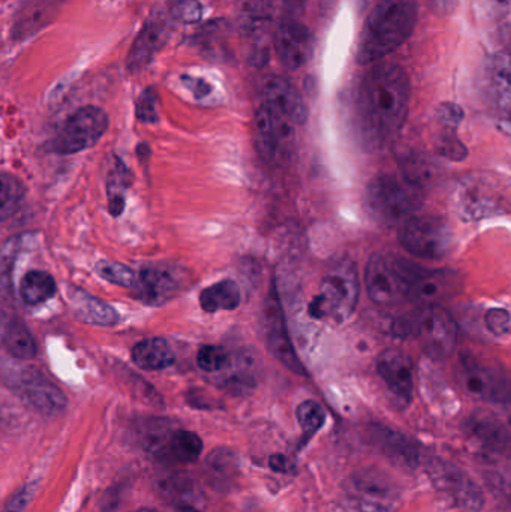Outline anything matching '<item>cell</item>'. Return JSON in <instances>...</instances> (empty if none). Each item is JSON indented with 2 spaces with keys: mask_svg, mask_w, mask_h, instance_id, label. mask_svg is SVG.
I'll list each match as a JSON object with an SVG mask.
<instances>
[{
  "mask_svg": "<svg viewBox=\"0 0 511 512\" xmlns=\"http://www.w3.org/2000/svg\"><path fill=\"white\" fill-rule=\"evenodd\" d=\"M462 288V279L453 271H423L414 280L410 298L423 307H438L452 300Z\"/></svg>",
  "mask_w": 511,
  "mask_h": 512,
  "instance_id": "17",
  "label": "cell"
},
{
  "mask_svg": "<svg viewBox=\"0 0 511 512\" xmlns=\"http://www.w3.org/2000/svg\"><path fill=\"white\" fill-rule=\"evenodd\" d=\"M419 17L417 0H381L366 18L357 48V62L371 65L408 41Z\"/></svg>",
  "mask_w": 511,
  "mask_h": 512,
  "instance_id": "2",
  "label": "cell"
},
{
  "mask_svg": "<svg viewBox=\"0 0 511 512\" xmlns=\"http://www.w3.org/2000/svg\"><path fill=\"white\" fill-rule=\"evenodd\" d=\"M459 206H461V212L464 210L465 215L471 219L489 216L498 207L494 204V198H486V191L480 186H470L464 194H461Z\"/></svg>",
  "mask_w": 511,
  "mask_h": 512,
  "instance_id": "31",
  "label": "cell"
},
{
  "mask_svg": "<svg viewBox=\"0 0 511 512\" xmlns=\"http://www.w3.org/2000/svg\"><path fill=\"white\" fill-rule=\"evenodd\" d=\"M461 381L471 396L494 403H507L511 400V381L491 367L464 361Z\"/></svg>",
  "mask_w": 511,
  "mask_h": 512,
  "instance_id": "16",
  "label": "cell"
},
{
  "mask_svg": "<svg viewBox=\"0 0 511 512\" xmlns=\"http://www.w3.org/2000/svg\"><path fill=\"white\" fill-rule=\"evenodd\" d=\"M348 495L357 512H390L398 504V489L378 471H362L353 475Z\"/></svg>",
  "mask_w": 511,
  "mask_h": 512,
  "instance_id": "13",
  "label": "cell"
},
{
  "mask_svg": "<svg viewBox=\"0 0 511 512\" xmlns=\"http://www.w3.org/2000/svg\"><path fill=\"white\" fill-rule=\"evenodd\" d=\"M203 454V441L197 433L189 430L177 429L171 441L170 457L168 463H194Z\"/></svg>",
  "mask_w": 511,
  "mask_h": 512,
  "instance_id": "29",
  "label": "cell"
},
{
  "mask_svg": "<svg viewBox=\"0 0 511 512\" xmlns=\"http://www.w3.org/2000/svg\"><path fill=\"white\" fill-rule=\"evenodd\" d=\"M314 45V36L305 24L296 20L279 23L275 33V50L285 68H303L314 54Z\"/></svg>",
  "mask_w": 511,
  "mask_h": 512,
  "instance_id": "14",
  "label": "cell"
},
{
  "mask_svg": "<svg viewBox=\"0 0 511 512\" xmlns=\"http://www.w3.org/2000/svg\"><path fill=\"white\" fill-rule=\"evenodd\" d=\"M431 3L432 9L438 14L441 12H450L453 8H455L456 0H429Z\"/></svg>",
  "mask_w": 511,
  "mask_h": 512,
  "instance_id": "47",
  "label": "cell"
},
{
  "mask_svg": "<svg viewBox=\"0 0 511 512\" xmlns=\"http://www.w3.org/2000/svg\"><path fill=\"white\" fill-rule=\"evenodd\" d=\"M96 273L107 282L122 286V288L134 289L137 285V271L132 270L128 265L119 264V262L102 259L96 264Z\"/></svg>",
  "mask_w": 511,
  "mask_h": 512,
  "instance_id": "34",
  "label": "cell"
},
{
  "mask_svg": "<svg viewBox=\"0 0 511 512\" xmlns=\"http://www.w3.org/2000/svg\"><path fill=\"white\" fill-rule=\"evenodd\" d=\"M182 282L180 271L167 265H153L138 271L137 285L132 291L147 306H161L179 294Z\"/></svg>",
  "mask_w": 511,
  "mask_h": 512,
  "instance_id": "15",
  "label": "cell"
},
{
  "mask_svg": "<svg viewBox=\"0 0 511 512\" xmlns=\"http://www.w3.org/2000/svg\"><path fill=\"white\" fill-rule=\"evenodd\" d=\"M33 495H35V484H27V486L21 487L11 499L8 504L5 505L2 512H23L26 510L29 502L32 501Z\"/></svg>",
  "mask_w": 511,
  "mask_h": 512,
  "instance_id": "42",
  "label": "cell"
},
{
  "mask_svg": "<svg viewBox=\"0 0 511 512\" xmlns=\"http://www.w3.org/2000/svg\"><path fill=\"white\" fill-rule=\"evenodd\" d=\"M2 343L9 355L17 360H32L38 354L32 333L17 318H11L3 324Z\"/></svg>",
  "mask_w": 511,
  "mask_h": 512,
  "instance_id": "26",
  "label": "cell"
},
{
  "mask_svg": "<svg viewBox=\"0 0 511 512\" xmlns=\"http://www.w3.org/2000/svg\"><path fill=\"white\" fill-rule=\"evenodd\" d=\"M264 102L284 114L294 125L308 120V108L297 87L287 78L272 75L263 84Z\"/></svg>",
  "mask_w": 511,
  "mask_h": 512,
  "instance_id": "19",
  "label": "cell"
},
{
  "mask_svg": "<svg viewBox=\"0 0 511 512\" xmlns=\"http://www.w3.org/2000/svg\"><path fill=\"white\" fill-rule=\"evenodd\" d=\"M441 153H443L446 158L461 161V159H464L465 155H467V149H465L464 144H462L455 135H449V137L444 138Z\"/></svg>",
  "mask_w": 511,
  "mask_h": 512,
  "instance_id": "44",
  "label": "cell"
},
{
  "mask_svg": "<svg viewBox=\"0 0 511 512\" xmlns=\"http://www.w3.org/2000/svg\"><path fill=\"white\" fill-rule=\"evenodd\" d=\"M197 364L207 373L222 372L231 364V355L222 346L207 345L198 351Z\"/></svg>",
  "mask_w": 511,
  "mask_h": 512,
  "instance_id": "36",
  "label": "cell"
},
{
  "mask_svg": "<svg viewBox=\"0 0 511 512\" xmlns=\"http://www.w3.org/2000/svg\"><path fill=\"white\" fill-rule=\"evenodd\" d=\"M399 242L408 254L425 259H440L455 246V234L443 219L413 216L399 231Z\"/></svg>",
  "mask_w": 511,
  "mask_h": 512,
  "instance_id": "8",
  "label": "cell"
},
{
  "mask_svg": "<svg viewBox=\"0 0 511 512\" xmlns=\"http://www.w3.org/2000/svg\"><path fill=\"white\" fill-rule=\"evenodd\" d=\"M11 390L29 408L45 417L62 414L68 405L62 390L35 369H23L11 375Z\"/></svg>",
  "mask_w": 511,
  "mask_h": 512,
  "instance_id": "10",
  "label": "cell"
},
{
  "mask_svg": "<svg viewBox=\"0 0 511 512\" xmlns=\"http://www.w3.org/2000/svg\"><path fill=\"white\" fill-rule=\"evenodd\" d=\"M110 180H108V207H110L111 215H122L125 209V189L128 188L131 177L128 170L122 162H116V168L111 171Z\"/></svg>",
  "mask_w": 511,
  "mask_h": 512,
  "instance_id": "32",
  "label": "cell"
},
{
  "mask_svg": "<svg viewBox=\"0 0 511 512\" xmlns=\"http://www.w3.org/2000/svg\"><path fill=\"white\" fill-rule=\"evenodd\" d=\"M501 36L511 47V0H494Z\"/></svg>",
  "mask_w": 511,
  "mask_h": 512,
  "instance_id": "41",
  "label": "cell"
},
{
  "mask_svg": "<svg viewBox=\"0 0 511 512\" xmlns=\"http://www.w3.org/2000/svg\"><path fill=\"white\" fill-rule=\"evenodd\" d=\"M486 327L494 336H506L510 333V313L504 309L488 310L485 316Z\"/></svg>",
  "mask_w": 511,
  "mask_h": 512,
  "instance_id": "40",
  "label": "cell"
},
{
  "mask_svg": "<svg viewBox=\"0 0 511 512\" xmlns=\"http://www.w3.org/2000/svg\"><path fill=\"white\" fill-rule=\"evenodd\" d=\"M482 472L488 486L511 504V448H486L482 454Z\"/></svg>",
  "mask_w": 511,
  "mask_h": 512,
  "instance_id": "23",
  "label": "cell"
},
{
  "mask_svg": "<svg viewBox=\"0 0 511 512\" xmlns=\"http://www.w3.org/2000/svg\"><path fill=\"white\" fill-rule=\"evenodd\" d=\"M240 301H242V292L234 280H221L203 289L200 294L201 309L207 313L237 309Z\"/></svg>",
  "mask_w": 511,
  "mask_h": 512,
  "instance_id": "27",
  "label": "cell"
},
{
  "mask_svg": "<svg viewBox=\"0 0 511 512\" xmlns=\"http://www.w3.org/2000/svg\"><path fill=\"white\" fill-rule=\"evenodd\" d=\"M135 113H137L138 120L143 123L158 122V93L153 87H149L141 93Z\"/></svg>",
  "mask_w": 511,
  "mask_h": 512,
  "instance_id": "38",
  "label": "cell"
},
{
  "mask_svg": "<svg viewBox=\"0 0 511 512\" xmlns=\"http://www.w3.org/2000/svg\"><path fill=\"white\" fill-rule=\"evenodd\" d=\"M425 471L434 489L453 507L470 512H480L485 507L479 484L458 466L441 457H428Z\"/></svg>",
  "mask_w": 511,
  "mask_h": 512,
  "instance_id": "7",
  "label": "cell"
},
{
  "mask_svg": "<svg viewBox=\"0 0 511 512\" xmlns=\"http://www.w3.org/2000/svg\"><path fill=\"white\" fill-rule=\"evenodd\" d=\"M68 300L75 318L84 324L111 327L120 321L119 313L111 304L93 297L83 289L75 288V286L69 288Z\"/></svg>",
  "mask_w": 511,
  "mask_h": 512,
  "instance_id": "22",
  "label": "cell"
},
{
  "mask_svg": "<svg viewBox=\"0 0 511 512\" xmlns=\"http://www.w3.org/2000/svg\"><path fill=\"white\" fill-rule=\"evenodd\" d=\"M371 444L381 456L399 468L413 471L420 465V454L416 445L396 430L380 424L372 427Z\"/></svg>",
  "mask_w": 511,
  "mask_h": 512,
  "instance_id": "20",
  "label": "cell"
},
{
  "mask_svg": "<svg viewBox=\"0 0 511 512\" xmlns=\"http://www.w3.org/2000/svg\"><path fill=\"white\" fill-rule=\"evenodd\" d=\"M168 36H170V27H168L167 21L159 15L150 18L132 44L128 57V68L131 71H138L143 66L149 65L156 53L168 41Z\"/></svg>",
  "mask_w": 511,
  "mask_h": 512,
  "instance_id": "21",
  "label": "cell"
},
{
  "mask_svg": "<svg viewBox=\"0 0 511 512\" xmlns=\"http://www.w3.org/2000/svg\"><path fill=\"white\" fill-rule=\"evenodd\" d=\"M108 129V116L102 108L87 105L75 111L62 126L51 150L57 155H75L92 149Z\"/></svg>",
  "mask_w": 511,
  "mask_h": 512,
  "instance_id": "9",
  "label": "cell"
},
{
  "mask_svg": "<svg viewBox=\"0 0 511 512\" xmlns=\"http://www.w3.org/2000/svg\"><path fill=\"white\" fill-rule=\"evenodd\" d=\"M420 268L392 256L374 255L365 271L369 298L377 304H398L410 298Z\"/></svg>",
  "mask_w": 511,
  "mask_h": 512,
  "instance_id": "6",
  "label": "cell"
},
{
  "mask_svg": "<svg viewBox=\"0 0 511 512\" xmlns=\"http://www.w3.org/2000/svg\"><path fill=\"white\" fill-rule=\"evenodd\" d=\"M183 84L191 90L192 95L197 99L206 98L212 93L213 87L203 78L191 77V75H182Z\"/></svg>",
  "mask_w": 511,
  "mask_h": 512,
  "instance_id": "45",
  "label": "cell"
},
{
  "mask_svg": "<svg viewBox=\"0 0 511 512\" xmlns=\"http://www.w3.org/2000/svg\"><path fill=\"white\" fill-rule=\"evenodd\" d=\"M377 370L390 393L408 405L414 391V367L408 355L398 349H389L378 357Z\"/></svg>",
  "mask_w": 511,
  "mask_h": 512,
  "instance_id": "18",
  "label": "cell"
},
{
  "mask_svg": "<svg viewBox=\"0 0 511 512\" xmlns=\"http://www.w3.org/2000/svg\"><path fill=\"white\" fill-rule=\"evenodd\" d=\"M411 84L407 72L396 63L374 66L363 80L360 108L366 129L377 140L395 137L407 119Z\"/></svg>",
  "mask_w": 511,
  "mask_h": 512,
  "instance_id": "1",
  "label": "cell"
},
{
  "mask_svg": "<svg viewBox=\"0 0 511 512\" xmlns=\"http://www.w3.org/2000/svg\"><path fill=\"white\" fill-rule=\"evenodd\" d=\"M398 336L422 339L423 349L432 358H446L453 351L458 327L443 307H423L414 315L399 318L393 325Z\"/></svg>",
  "mask_w": 511,
  "mask_h": 512,
  "instance_id": "5",
  "label": "cell"
},
{
  "mask_svg": "<svg viewBox=\"0 0 511 512\" xmlns=\"http://www.w3.org/2000/svg\"><path fill=\"white\" fill-rule=\"evenodd\" d=\"M270 468L275 472H281V474H287L293 468V463L290 462L287 456L282 454H276V456L270 457Z\"/></svg>",
  "mask_w": 511,
  "mask_h": 512,
  "instance_id": "46",
  "label": "cell"
},
{
  "mask_svg": "<svg viewBox=\"0 0 511 512\" xmlns=\"http://www.w3.org/2000/svg\"><path fill=\"white\" fill-rule=\"evenodd\" d=\"M176 430L177 427H174L170 421L161 420V418L144 421L138 432L141 447L156 462L168 463L171 441Z\"/></svg>",
  "mask_w": 511,
  "mask_h": 512,
  "instance_id": "24",
  "label": "cell"
},
{
  "mask_svg": "<svg viewBox=\"0 0 511 512\" xmlns=\"http://www.w3.org/2000/svg\"><path fill=\"white\" fill-rule=\"evenodd\" d=\"M56 280L47 271L32 270L20 282V297L29 306L45 303L56 294Z\"/></svg>",
  "mask_w": 511,
  "mask_h": 512,
  "instance_id": "28",
  "label": "cell"
},
{
  "mask_svg": "<svg viewBox=\"0 0 511 512\" xmlns=\"http://www.w3.org/2000/svg\"><path fill=\"white\" fill-rule=\"evenodd\" d=\"M494 90L501 110L511 116V62L498 65L495 69Z\"/></svg>",
  "mask_w": 511,
  "mask_h": 512,
  "instance_id": "37",
  "label": "cell"
},
{
  "mask_svg": "<svg viewBox=\"0 0 511 512\" xmlns=\"http://www.w3.org/2000/svg\"><path fill=\"white\" fill-rule=\"evenodd\" d=\"M282 3H284L288 11L294 12V14H300V12H303V9L306 8V5H308V0H282Z\"/></svg>",
  "mask_w": 511,
  "mask_h": 512,
  "instance_id": "48",
  "label": "cell"
},
{
  "mask_svg": "<svg viewBox=\"0 0 511 512\" xmlns=\"http://www.w3.org/2000/svg\"><path fill=\"white\" fill-rule=\"evenodd\" d=\"M2 191H0V213H2V221L11 218L18 209H20L21 203L24 200V188L23 183L17 179V177L11 176V174L3 173L2 180Z\"/></svg>",
  "mask_w": 511,
  "mask_h": 512,
  "instance_id": "33",
  "label": "cell"
},
{
  "mask_svg": "<svg viewBox=\"0 0 511 512\" xmlns=\"http://www.w3.org/2000/svg\"><path fill=\"white\" fill-rule=\"evenodd\" d=\"M171 14L182 23H198L203 18V5L200 0H174Z\"/></svg>",
  "mask_w": 511,
  "mask_h": 512,
  "instance_id": "39",
  "label": "cell"
},
{
  "mask_svg": "<svg viewBox=\"0 0 511 512\" xmlns=\"http://www.w3.org/2000/svg\"><path fill=\"white\" fill-rule=\"evenodd\" d=\"M134 512H156V511L147 510V508H143V510H138V511H134Z\"/></svg>",
  "mask_w": 511,
  "mask_h": 512,
  "instance_id": "50",
  "label": "cell"
},
{
  "mask_svg": "<svg viewBox=\"0 0 511 512\" xmlns=\"http://www.w3.org/2000/svg\"><path fill=\"white\" fill-rule=\"evenodd\" d=\"M359 295L356 267L351 262H339L321 280L317 294L309 303V316L318 321L342 324L356 310Z\"/></svg>",
  "mask_w": 511,
  "mask_h": 512,
  "instance_id": "4",
  "label": "cell"
},
{
  "mask_svg": "<svg viewBox=\"0 0 511 512\" xmlns=\"http://www.w3.org/2000/svg\"><path fill=\"white\" fill-rule=\"evenodd\" d=\"M420 206L422 194L419 188L399 177H375L366 189V212L381 227H402Z\"/></svg>",
  "mask_w": 511,
  "mask_h": 512,
  "instance_id": "3",
  "label": "cell"
},
{
  "mask_svg": "<svg viewBox=\"0 0 511 512\" xmlns=\"http://www.w3.org/2000/svg\"><path fill=\"white\" fill-rule=\"evenodd\" d=\"M176 512H201L200 510H197L195 507H191V505H180L179 508H177Z\"/></svg>",
  "mask_w": 511,
  "mask_h": 512,
  "instance_id": "49",
  "label": "cell"
},
{
  "mask_svg": "<svg viewBox=\"0 0 511 512\" xmlns=\"http://www.w3.org/2000/svg\"><path fill=\"white\" fill-rule=\"evenodd\" d=\"M255 143L264 158L281 159L293 146L294 123L264 102L254 117Z\"/></svg>",
  "mask_w": 511,
  "mask_h": 512,
  "instance_id": "12",
  "label": "cell"
},
{
  "mask_svg": "<svg viewBox=\"0 0 511 512\" xmlns=\"http://www.w3.org/2000/svg\"><path fill=\"white\" fill-rule=\"evenodd\" d=\"M207 475L215 486H230L239 474V460L228 450H215L207 459Z\"/></svg>",
  "mask_w": 511,
  "mask_h": 512,
  "instance_id": "30",
  "label": "cell"
},
{
  "mask_svg": "<svg viewBox=\"0 0 511 512\" xmlns=\"http://www.w3.org/2000/svg\"><path fill=\"white\" fill-rule=\"evenodd\" d=\"M263 328L270 354L278 358L291 372L305 375L302 361L297 357L296 349H294L290 334H288L284 310H282L278 289L275 288V285L270 288L266 304H264Z\"/></svg>",
  "mask_w": 511,
  "mask_h": 512,
  "instance_id": "11",
  "label": "cell"
},
{
  "mask_svg": "<svg viewBox=\"0 0 511 512\" xmlns=\"http://www.w3.org/2000/svg\"><path fill=\"white\" fill-rule=\"evenodd\" d=\"M296 417L306 436H314L326 423V412H324L323 406L314 400L300 403Z\"/></svg>",
  "mask_w": 511,
  "mask_h": 512,
  "instance_id": "35",
  "label": "cell"
},
{
  "mask_svg": "<svg viewBox=\"0 0 511 512\" xmlns=\"http://www.w3.org/2000/svg\"><path fill=\"white\" fill-rule=\"evenodd\" d=\"M132 361L137 364L140 369L164 370L173 366L176 361L173 349L168 345L167 340L161 337H153V339L141 340L132 349Z\"/></svg>",
  "mask_w": 511,
  "mask_h": 512,
  "instance_id": "25",
  "label": "cell"
},
{
  "mask_svg": "<svg viewBox=\"0 0 511 512\" xmlns=\"http://www.w3.org/2000/svg\"><path fill=\"white\" fill-rule=\"evenodd\" d=\"M438 119L447 128L455 129L464 119V111L459 105L447 102V104L441 105L440 110H438Z\"/></svg>",
  "mask_w": 511,
  "mask_h": 512,
  "instance_id": "43",
  "label": "cell"
}]
</instances>
